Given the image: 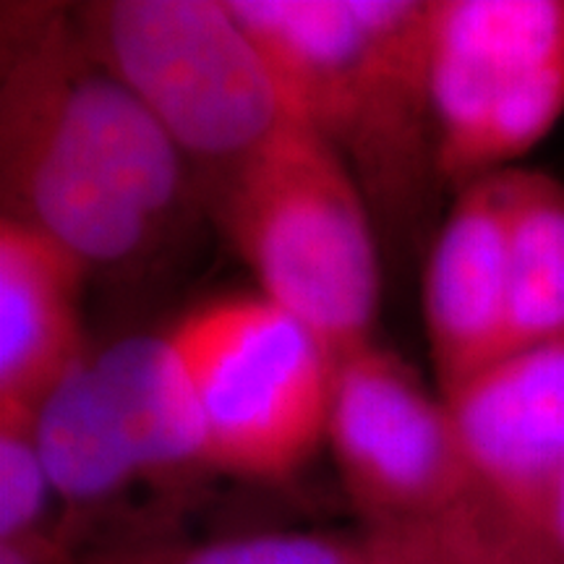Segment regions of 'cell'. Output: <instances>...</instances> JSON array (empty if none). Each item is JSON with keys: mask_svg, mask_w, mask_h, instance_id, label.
<instances>
[{"mask_svg": "<svg viewBox=\"0 0 564 564\" xmlns=\"http://www.w3.org/2000/svg\"><path fill=\"white\" fill-rule=\"evenodd\" d=\"M167 337L192 379L209 470L285 481L327 442L335 358L278 303L212 301Z\"/></svg>", "mask_w": 564, "mask_h": 564, "instance_id": "cell-4", "label": "cell"}, {"mask_svg": "<svg viewBox=\"0 0 564 564\" xmlns=\"http://www.w3.org/2000/svg\"><path fill=\"white\" fill-rule=\"evenodd\" d=\"M70 9L89 53L139 97L212 188L291 121L228 0H95Z\"/></svg>", "mask_w": 564, "mask_h": 564, "instance_id": "cell-3", "label": "cell"}, {"mask_svg": "<svg viewBox=\"0 0 564 564\" xmlns=\"http://www.w3.org/2000/svg\"><path fill=\"white\" fill-rule=\"evenodd\" d=\"M288 118L337 152L377 217L411 225L432 196L440 141L429 89L432 0H228Z\"/></svg>", "mask_w": 564, "mask_h": 564, "instance_id": "cell-1", "label": "cell"}, {"mask_svg": "<svg viewBox=\"0 0 564 564\" xmlns=\"http://www.w3.org/2000/svg\"><path fill=\"white\" fill-rule=\"evenodd\" d=\"M523 539H525V549H528V556H531V564H564L560 556H556L552 549L541 544L539 539H535L533 533H528L523 528Z\"/></svg>", "mask_w": 564, "mask_h": 564, "instance_id": "cell-21", "label": "cell"}, {"mask_svg": "<svg viewBox=\"0 0 564 564\" xmlns=\"http://www.w3.org/2000/svg\"><path fill=\"white\" fill-rule=\"evenodd\" d=\"M525 531L533 533L541 544L552 549L564 562V474L554 484V489L549 491L539 520H535L533 528H525Z\"/></svg>", "mask_w": 564, "mask_h": 564, "instance_id": "cell-19", "label": "cell"}, {"mask_svg": "<svg viewBox=\"0 0 564 564\" xmlns=\"http://www.w3.org/2000/svg\"><path fill=\"white\" fill-rule=\"evenodd\" d=\"M0 199L3 217L63 246L89 272L141 262L162 236L30 95L3 82Z\"/></svg>", "mask_w": 564, "mask_h": 564, "instance_id": "cell-8", "label": "cell"}, {"mask_svg": "<svg viewBox=\"0 0 564 564\" xmlns=\"http://www.w3.org/2000/svg\"><path fill=\"white\" fill-rule=\"evenodd\" d=\"M53 491L70 507L110 502L141 474L91 369L89 352L34 411Z\"/></svg>", "mask_w": 564, "mask_h": 564, "instance_id": "cell-13", "label": "cell"}, {"mask_svg": "<svg viewBox=\"0 0 564 564\" xmlns=\"http://www.w3.org/2000/svg\"><path fill=\"white\" fill-rule=\"evenodd\" d=\"M442 181L510 171L564 118V0H432Z\"/></svg>", "mask_w": 564, "mask_h": 564, "instance_id": "cell-5", "label": "cell"}, {"mask_svg": "<svg viewBox=\"0 0 564 564\" xmlns=\"http://www.w3.org/2000/svg\"><path fill=\"white\" fill-rule=\"evenodd\" d=\"M51 494L34 411L0 403V541L42 531Z\"/></svg>", "mask_w": 564, "mask_h": 564, "instance_id": "cell-16", "label": "cell"}, {"mask_svg": "<svg viewBox=\"0 0 564 564\" xmlns=\"http://www.w3.org/2000/svg\"><path fill=\"white\" fill-rule=\"evenodd\" d=\"M373 554H377V564H408L400 549V541L390 528H369Z\"/></svg>", "mask_w": 564, "mask_h": 564, "instance_id": "cell-20", "label": "cell"}, {"mask_svg": "<svg viewBox=\"0 0 564 564\" xmlns=\"http://www.w3.org/2000/svg\"><path fill=\"white\" fill-rule=\"evenodd\" d=\"M89 274L63 246L0 217V403L37 411L87 356L79 299Z\"/></svg>", "mask_w": 564, "mask_h": 564, "instance_id": "cell-11", "label": "cell"}, {"mask_svg": "<svg viewBox=\"0 0 564 564\" xmlns=\"http://www.w3.org/2000/svg\"><path fill=\"white\" fill-rule=\"evenodd\" d=\"M510 350L564 335V181L507 171Z\"/></svg>", "mask_w": 564, "mask_h": 564, "instance_id": "cell-14", "label": "cell"}, {"mask_svg": "<svg viewBox=\"0 0 564 564\" xmlns=\"http://www.w3.org/2000/svg\"><path fill=\"white\" fill-rule=\"evenodd\" d=\"M0 564H76V554L66 533L42 528L0 541Z\"/></svg>", "mask_w": 564, "mask_h": 564, "instance_id": "cell-18", "label": "cell"}, {"mask_svg": "<svg viewBox=\"0 0 564 564\" xmlns=\"http://www.w3.org/2000/svg\"><path fill=\"white\" fill-rule=\"evenodd\" d=\"M442 398L478 489L533 528L564 474V335L505 352Z\"/></svg>", "mask_w": 564, "mask_h": 564, "instance_id": "cell-9", "label": "cell"}, {"mask_svg": "<svg viewBox=\"0 0 564 564\" xmlns=\"http://www.w3.org/2000/svg\"><path fill=\"white\" fill-rule=\"evenodd\" d=\"M436 523L460 564H531L523 528L484 494L470 497Z\"/></svg>", "mask_w": 564, "mask_h": 564, "instance_id": "cell-17", "label": "cell"}, {"mask_svg": "<svg viewBox=\"0 0 564 564\" xmlns=\"http://www.w3.org/2000/svg\"><path fill=\"white\" fill-rule=\"evenodd\" d=\"M423 322L440 394L510 352L507 171L457 192L423 272Z\"/></svg>", "mask_w": 564, "mask_h": 564, "instance_id": "cell-10", "label": "cell"}, {"mask_svg": "<svg viewBox=\"0 0 564 564\" xmlns=\"http://www.w3.org/2000/svg\"><path fill=\"white\" fill-rule=\"evenodd\" d=\"M89 564H377L371 535L340 539L322 533H253L183 546L116 552Z\"/></svg>", "mask_w": 564, "mask_h": 564, "instance_id": "cell-15", "label": "cell"}, {"mask_svg": "<svg viewBox=\"0 0 564 564\" xmlns=\"http://www.w3.org/2000/svg\"><path fill=\"white\" fill-rule=\"evenodd\" d=\"M212 194L264 299L306 324L335 361L373 343L377 217L333 147L288 121Z\"/></svg>", "mask_w": 564, "mask_h": 564, "instance_id": "cell-2", "label": "cell"}, {"mask_svg": "<svg viewBox=\"0 0 564 564\" xmlns=\"http://www.w3.org/2000/svg\"><path fill=\"white\" fill-rule=\"evenodd\" d=\"M89 361L141 481L209 470L192 379L167 333L123 337Z\"/></svg>", "mask_w": 564, "mask_h": 564, "instance_id": "cell-12", "label": "cell"}, {"mask_svg": "<svg viewBox=\"0 0 564 564\" xmlns=\"http://www.w3.org/2000/svg\"><path fill=\"white\" fill-rule=\"evenodd\" d=\"M0 82L30 95L162 232L192 209L194 167L139 97L89 53L70 6L3 3Z\"/></svg>", "mask_w": 564, "mask_h": 564, "instance_id": "cell-6", "label": "cell"}, {"mask_svg": "<svg viewBox=\"0 0 564 564\" xmlns=\"http://www.w3.org/2000/svg\"><path fill=\"white\" fill-rule=\"evenodd\" d=\"M327 444L369 528L436 523L481 494L442 394L377 343L335 361Z\"/></svg>", "mask_w": 564, "mask_h": 564, "instance_id": "cell-7", "label": "cell"}]
</instances>
